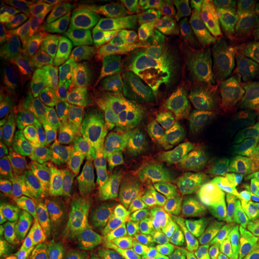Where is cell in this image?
<instances>
[{
	"mask_svg": "<svg viewBox=\"0 0 259 259\" xmlns=\"http://www.w3.org/2000/svg\"><path fill=\"white\" fill-rule=\"evenodd\" d=\"M250 50V41L240 32L192 22L179 35L173 71L222 74L241 63Z\"/></svg>",
	"mask_w": 259,
	"mask_h": 259,
	"instance_id": "1",
	"label": "cell"
},
{
	"mask_svg": "<svg viewBox=\"0 0 259 259\" xmlns=\"http://www.w3.org/2000/svg\"><path fill=\"white\" fill-rule=\"evenodd\" d=\"M3 181L9 221L19 233L38 241L52 212L51 191L46 179L36 168L16 161L6 167Z\"/></svg>",
	"mask_w": 259,
	"mask_h": 259,
	"instance_id": "2",
	"label": "cell"
},
{
	"mask_svg": "<svg viewBox=\"0 0 259 259\" xmlns=\"http://www.w3.org/2000/svg\"><path fill=\"white\" fill-rule=\"evenodd\" d=\"M229 193V178L218 157L210 155L193 160L184 176L174 222L215 218L225 210Z\"/></svg>",
	"mask_w": 259,
	"mask_h": 259,
	"instance_id": "3",
	"label": "cell"
},
{
	"mask_svg": "<svg viewBox=\"0 0 259 259\" xmlns=\"http://www.w3.org/2000/svg\"><path fill=\"white\" fill-rule=\"evenodd\" d=\"M51 97L41 89L29 88L0 121V142L6 153L27 155L54 130Z\"/></svg>",
	"mask_w": 259,
	"mask_h": 259,
	"instance_id": "4",
	"label": "cell"
},
{
	"mask_svg": "<svg viewBox=\"0 0 259 259\" xmlns=\"http://www.w3.org/2000/svg\"><path fill=\"white\" fill-rule=\"evenodd\" d=\"M160 88L179 103L184 114H222L233 109L228 80L223 74L171 72Z\"/></svg>",
	"mask_w": 259,
	"mask_h": 259,
	"instance_id": "5",
	"label": "cell"
},
{
	"mask_svg": "<svg viewBox=\"0 0 259 259\" xmlns=\"http://www.w3.org/2000/svg\"><path fill=\"white\" fill-rule=\"evenodd\" d=\"M25 156L40 167L58 198H69L79 187L84 168L77 155V143L58 128Z\"/></svg>",
	"mask_w": 259,
	"mask_h": 259,
	"instance_id": "6",
	"label": "cell"
},
{
	"mask_svg": "<svg viewBox=\"0 0 259 259\" xmlns=\"http://www.w3.org/2000/svg\"><path fill=\"white\" fill-rule=\"evenodd\" d=\"M118 85L115 80L99 77L84 88L71 92L56 106L57 128L78 143L94 128Z\"/></svg>",
	"mask_w": 259,
	"mask_h": 259,
	"instance_id": "7",
	"label": "cell"
},
{
	"mask_svg": "<svg viewBox=\"0 0 259 259\" xmlns=\"http://www.w3.org/2000/svg\"><path fill=\"white\" fill-rule=\"evenodd\" d=\"M181 107L162 90H150L147 115L132 161L139 167L156 162L176 139Z\"/></svg>",
	"mask_w": 259,
	"mask_h": 259,
	"instance_id": "8",
	"label": "cell"
},
{
	"mask_svg": "<svg viewBox=\"0 0 259 259\" xmlns=\"http://www.w3.org/2000/svg\"><path fill=\"white\" fill-rule=\"evenodd\" d=\"M178 32H170L162 40L138 51L125 59L111 57L103 65L99 77L120 82L161 83L177 53Z\"/></svg>",
	"mask_w": 259,
	"mask_h": 259,
	"instance_id": "9",
	"label": "cell"
},
{
	"mask_svg": "<svg viewBox=\"0 0 259 259\" xmlns=\"http://www.w3.org/2000/svg\"><path fill=\"white\" fill-rule=\"evenodd\" d=\"M166 251L176 259H228L232 255L215 218L179 223L170 232Z\"/></svg>",
	"mask_w": 259,
	"mask_h": 259,
	"instance_id": "10",
	"label": "cell"
},
{
	"mask_svg": "<svg viewBox=\"0 0 259 259\" xmlns=\"http://www.w3.org/2000/svg\"><path fill=\"white\" fill-rule=\"evenodd\" d=\"M191 155L171 147L148 169V205L176 219L180 204V192L186 170L192 163Z\"/></svg>",
	"mask_w": 259,
	"mask_h": 259,
	"instance_id": "11",
	"label": "cell"
},
{
	"mask_svg": "<svg viewBox=\"0 0 259 259\" xmlns=\"http://www.w3.org/2000/svg\"><path fill=\"white\" fill-rule=\"evenodd\" d=\"M240 124L233 116L200 114L187 119L178 132L173 147L189 155L222 150L241 137Z\"/></svg>",
	"mask_w": 259,
	"mask_h": 259,
	"instance_id": "12",
	"label": "cell"
},
{
	"mask_svg": "<svg viewBox=\"0 0 259 259\" xmlns=\"http://www.w3.org/2000/svg\"><path fill=\"white\" fill-rule=\"evenodd\" d=\"M102 174L118 216L142 227L148 205L143 168L124 162L107 168Z\"/></svg>",
	"mask_w": 259,
	"mask_h": 259,
	"instance_id": "13",
	"label": "cell"
},
{
	"mask_svg": "<svg viewBox=\"0 0 259 259\" xmlns=\"http://www.w3.org/2000/svg\"><path fill=\"white\" fill-rule=\"evenodd\" d=\"M150 90L119 84L107 102L100 121L132 147L137 145L147 115Z\"/></svg>",
	"mask_w": 259,
	"mask_h": 259,
	"instance_id": "14",
	"label": "cell"
},
{
	"mask_svg": "<svg viewBox=\"0 0 259 259\" xmlns=\"http://www.w3.org/2000/svg\"><path fill=\"white\" fill-rule=\"evenodd\" d=\"M183 12L170 6L153 8L132 19L127 30L119 40L114 51L115 59H125L176 31L183 21Z\"/></svg>",
	"mask_w": 259,
	"mask_h": 259,
	"instance_id": "15",
	"label": "cell"
},
{
	"mask_svg": "<svg viewBox=\"0 0 259 259\" xmlns=\"http://www.w3.org/2000/svg\"><path fill=\"white\" fill-rule=\"evenodd\" d=\"M118 218L107 192L102 171H94L84 181L76 208L78 233L84 244H95L100 233Z\"/></svg>",
	"mask_w": 259,
	"mask_h": 259,
	"instance_id": "16",
	"label": "cell"
},
{
	"mask_svg": "<svg viewBox=\"0 0 259 259\" xmlns=\"http://www.w3.org/2000/svg\"><path fill=\"white\" fill-rule=\"evenodd\" d=\"M77 155L84 169L103 171L114 164L131 161L135 150L121 136L99 121L77 143Z\"/></svg>",
	"mask_w": 259,
	"mask_h": 259,
	"instance_id": "17",
	"label": "cell"
},
{
	"mask_svg": "<svg viewBox=\"0 0 259 259\" xmlns=\"http://www.w3.org/2000/svg\"><path fill=\"white\" fill-rule=\"evenodd\" d=\"M132 14L107 3H97L74 16L73 30L77 40L89 42L103 37H116L128 24Z\"/></svg>",
	"mask_w": 259,
	"mask_h": 259,
	"instance_id": "18",
	"label": "cell"
},
{
	"mask_svg": "<svg viewBox=\"0 0 259 259\" xmlns=\"http://www.w3.org/2000/svg\"><path fill=\"white\" fill-rule=\"evenodd\" d=\"M97 245L108 259H142L149 248L141 227L120 216L102 229Z\"/></svg>",
	"mask_w": 259,
	"mask_h": 259,
	"instance_id": "19",
	"label": "cell"
},
{
	"mask_svg": "<svg viewBox=\"0 0 259 259\" xmlns=\"http://www.w3.org/2000/svg\"><path fill=\"white\" fill-rule=\"evenodd\" d=\"M76 47L41 72L21 74L22 82L27 88L41 89L50 95L54 106L59 105L73 90L74 71H76Z\"/></svg>",
	"mask_w": 259,
	"mask_h": 259,
	"instance_id": "20",
	"label": "cell"
},
{
	"mask_svg": "<svg viewBox=\"0 0 259 259\" xmlns=\"http://www.w3.org/2000/svg\"><path fill=\"white\" fill-rule=\"evenodd\" d=\"M51 27L29 16L10 15L3 18L0 25L2 57L14 59L30 50L42 34L51 31Z\"/></svg>",
	"mask_w": 259,
	"mask_h": 259,
	"instance_id": "21",
	"label": "cell"
},
{
	"mask_svg": "<svg viewBox=\"0 0 259 259\" xmlns=\"http://www.w3.org/2000/svg\"><path fill=\"white\" fill-rule=\"evenodd\" d=\"M12 6L18 11L30 15L32 18L57 29L67 40H74L73 18L83 11V4L57 2V0H17L12 2Z\"/></svg>",
	"mask_w": 259,
	"mask_h": 259,
	"instance_id": "22",
	"label": "cell"
},
{
	"mask_svg": "<svg viewBox=\"0 0 259 259\" xmlns=\"http://www.w3.org/2000/svg\"><path fill=\"white\" fill-rule=\"evenodd\" d=\"M114 40L115 37H103L89 42L74 41L77 58L73 90L82 89L99 78Z\"/></svg>",
	"mask_w": 259,
	"mask_h": 259,
	"instance_id": "23",
	"label": "cell"
},
{
	"mask_svg": "<svg viewBox=\"0 0 259 259\" xmlns=\"http://www.w3.org/2000/svg\"><path fill=\"white\" fill-rule=\"evenodd\" d=\"M70 44L71 41L61 34L53 32L37 38L24 54L11 59L12 65L22 74L37 73V71L63 56L70 47Z\"/></svg>",
	"mask_w": 259,
	"mask_h": 259,
	"instance_id": "24",
	"label": "cell"
},
{
	"mask_svg": "<svg viewBox=\"0 0 259 259\" xmlns=\"http://www.w3.org/2000/svg\"><path fill=\"white\" fill-rule=\"evenodd\" d=\"M0 254V259H40L37 240L19 233L9 219L2 228Z\"/></svg>",
	"mask_w": 259,
	"mask_h": 259,
	"instance_id": "25",
	"label": "cell"
},
{
	"mask_svg": "<svg viewBox=\"0 0 259 259\" xmlns=\"http://www.w3.org/2000/svg\"><path fill=\"white\" fill-rule=\"evenodd\" d=\"M194 22L218 25V27L240 32L242 35H252L259 38V12L248 15L211 12V14L199 15Z\"/></svg>",
	"mask_w": 259,
	"mask_h": 259,
	"instance_id": "26",
	"label": "cell"
},
{
	"mask_svg": "<svg viewBox=\"0 0 259 259\" xmlns=\"http://www.w3.org/2000/svg\"><path fill=\"white\" fill-rule=\"evenodd\" d=\"M171 221L173 219H170L161 210L147 208L141 228L149 248L158 252H167V242L171 232Z\"/></svg>",
	"mask_w": 259,
	"mask_h": 259,
	"instance_id": "27",
	"label": "cell"
},
{
	"mask_svg": "<svg viewBox=\"0 0 259 259\" xmlns=\"http://www.w3.org/2000/svg\"><path fill=\"white\" fill-rule=\"evenodd\" d=\"M232 99L241 119L248 118L259 111V77L232 79Z\"/></svg>",
	"mask_w": 259,
	"mask_h": 259,
	"instance_id": "28",
	"label": "cell"
},
{
	"mask_svg": "<svg viewBox=\"0 0 259 259\" xmlns=\"http://www.w3.org/2000/svg\"><path fill=\"white\" fill-rule=\"evenodd\" d=\"M29 88L22 82L12 69L11 63L8 58L2 57L0 59V107L3 112H8L12 108L18 100L24 95Z\"/></svg>",
	"mask_w": 259,
	"mask_h": 259,
	"instance_id": "29",
	"label": "cell"
},
{
	"mask_svg": "<svg viewBox=\"0 0 259 259\" xmlns=\"http://www.w3.org/2000/svg\"><path fill=\"white\" fill-rule=\"evenodd\" d=\"M47 259H108L99 245L84 244L78 231L72 229L59 248Z\"/></svg>",
	"mask_w": 259,
	"mask_h": 259,
	"instance_id": "30",
	"label": "cell"
},
{
	"mask_svg": "<svg viewBox=\"0 0 259 259\" xmlns=\"http://www.w3.org/2000/svg\"><path fill=\"white\" fill-rule=\"evenodd\" d=\"M239 148L242 151H257L259 148V113L252 115L242 128L239 139Z\"/></svg>",
	"mask_w": 259,
	"mask_h": 259,
	"instance_id": "31",
	"label": "cell"
},
{
	"mask_svg": "<svg viewBox=\"0 0 259 259\" xmlns=\"http://www.w3.org/2000/svg\"><path fill=\"white\" fill-rule=\"evenodd\" d=\"M248 76L259 77V46L251 47L244 60L239 64V66L233 72L232 79H238Z\"/></svg>",
	"mask_w": 259,
	"mask_h": 259,
	"instance_id": "32",
	"label": "cell"
},
{
	"mask_svg": "<svg viewBox=\"0 0 259 259\" xmlns=\"http://www.w3.org/2000/svg\"><path fill=\"white\" fill-rule=\"evenodd\" d=\"M107 4L115 6V8L127 11L130 14H141V12L147 11L149 9H153V4H157L156 2H143V0H131V2H125V0H113V2H106Z\"/></svg>",
	"mask_w": 259,
	"mask_h": 259,
	"instance_id": "33",
	"label": "cell"
},
{
	"mask_svg": "<svg viewBox=\"0 0 259 259\" xmlns=\"http://www.w3.org/2000/svg\"><path fill=\"white\" fill-rule=\"evenodd\" d=\"M255 153H257V155H255V166L253 169V174H252V179L247 193H246L245 198L241 203L240 211L245 210L246 206H248V204H251L255 198L259 197V148Z\"/></svg>",
	"mask_w": 259,
	"mask_h": 259,
	"instance_id": "34",
	"label": "cell"
},
{
	"mask_svg": "<svg viewBox=\"0 0 259 259\" xmlns=\"http://www.w3.org/2000/svg\"><path fill=\"white\" fill-rule=\"evenodd\" d=\"M241 259H259V250L253 244L242 245L239 250Z\"/></svg>",
	"mask_w": 259,
	"mask_h": 259,
	"instance_id": "35",
	"label": "cell"
},
{
	"mask_svg": "<svg viewBox=\"0 0 259 259\" xmlns=\"http://www.w3.org/2000/svg\"><path fill=\"white\" fill-rule=\"evenodd\" d=\"M247 219L251 225L259 227V197L251 203L250 208H248Z\"/></svg>",
	"mask_w": 259,
	"mask_h": 259,
	"instance_id": "36",
	"label": "cell"
},
{
	"mask_svg": "<svg viewBox=\"0 0 259 259\" xmlns=\"http://www.w3.org/2000/svg\"><path fill=\"white\" fill-rule=\"evenodd\" d=\"M142 259H171V257L167 252H158L151 250V248H148Z\"/></svg>",
	"mask_w": 259,
	"mask_h": 259,
	"instance_id": "37",
	"label": "cell"
},
{
	"mask_svg": "<svg viewBox=\"0 0 259 259\" xmlns=\"http://www.w3.org/2000/svg\"><path fill=\"white\" fill-rule=\"evenodd\" d=\"M251 244H253V245L255 246V247H257V248H258V250H259V234H257V235H255L254 240H253V241H252V242H251Z\"/></svg>",
	"mask_w": 259,
	"mask_h": 259,
	"instance_id": "38",
	"label": "cell"
}]
</instances>
